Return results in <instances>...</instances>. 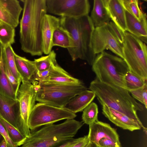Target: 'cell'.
<instances>
[{"instance_id": "obj_1", "label": "cell", "mask_w": 147, "mask_h": 147, "mask_svg": "<svg viewBox=\"0 0 147 147\" xmlns=\"http://www.w3.org/2000/svg\"><path fill=\"white\" fill-rule=\"evenodd\" d=\"M23 12L20 22V42L24 52L32 56L43 53L42 27L47 12L46 0H20Z\"/></svg>"}, {"instance_id": "obj_2", "label": "cell", "mask_w": 147, "mask_h": 147, "mask_svg": "<svg viewBox=\"0 0 147 147\" xmlns=\"http://www.w3.org/2000/svg\"><path fill=\"white\" fill-rule=\"evenodd\" d=\"M61 26L67 30L73 38L74 46L67 50L72 60L78 59L92 65L96 57L93 51L92 37L95 27L90 16L74 18L60 17Z\"/></svg>"}, {"instance_id": "obj_3", "label": "cell", "mask_w": 147, "mask_h": 147, "mask_svg": "<svg viewBox=\"0 0 147 147\" xmlns=\"http://www.w3.org/2000/svg\"><path fill=\"white\" fill-rule=\"evenodd\" d=\"M89 89L94 92L102 105H105L140 121L137 112L144 110L126 89L119 86L101 82L96 79L90 83Z\"/></svg>"}, {"instance_id": "obj_4", "label": "cell", "mask_w": 147, "mask_h": 147, "mask_svg": "<svg viewBox=\"0 0 147 147\" xmlns=\"http://www.w3.org/2000/svg\"><path fill=\"white\" fill-rule=\"evenodd\" d=\"M84 124L72 119L59 124L45 125L30 132L20 147H59L74 139Z\"/></svg>"}, {"instance_id": "obj_5", "label": "cell", "mask_w": 147, "mask_h": 147, "mask_svg": "<svg viewBox=\"0 0 147 147\" xmlns=\"http://www.w3.org/2000/svg\"><path fill=\"white\" fill-rule=\"evenodd\" d=\"M92 66L96 79L126 89L125 77L129 69L123 59L104 51L96 56Z\"/></svg>"}, {"instance_id": "obj_6", "label": "cell", "mask_w": 147, "mask_h": 147, "mask_svg": "<svg viewBox=\"0 0 147 147\" xmlns=\"http://www.w3.org/2000/svg\"><path fill=\"white\" fill-rule=\"evenodd\" d=\"M123 59L129 70L147 80V48L138 38L125 32L122 44Z\"/></svg>"}, {"instance_id": "obj_7", "label": "cell", "mask_w": 147, "mask_h": 147, "mask_svg": "<svg viewBox=\"0 0 147 147\" xmlns=\"http://www.w3.org/2000/svg\"><path fill=\"white\" fill-rule=\"evenodd\" d=\"M38 84L40 88L36 92V101L61 108L73 97L87 90L83 82L63 85Z\"/></svg>"}, {"instance_id": "obj_8", "label": "cell", "mask_w": 147, "mask_h": 147, "mask_svg": "<svg viewBox=\"0 0 147 147\" xmlns=\"http://www.w3.org/2000/svg\"><path fill=\"white\" fill-rule=\"evenodd\" d=\"M76 116V113L63 108L39 102L35 105L30 115L28 126L30 129L33 130L63 119H74Z\"/></svg>"}, {"instance_id": "obj_9", "label": "cell", "mask_w": 147, "mask_h": 147, "mask_svg": "<svg viewBox=\"0 0 147 147\" xmlns=\"http://www.w3.org/2000/svg\"><path fill=\"white\" fill-rule=\"evenodd\" d=\"M16 94L20 104V115L17 125L18 129L26 138L30 131L28 126L30 115L35 106L37 92L31 83L22 81Z\"/></svg>"}, {"instance_id": "obj_10", "label": "cell", "mask_w": 147, "mask_h": 147, "mask_svg": "<svg viewBox=\"0 0 147 147\" xmlns=\"http://www.w3.org/2000/svg\"><path fill=\"white\" fill-rule=\"evenodd\" d=\"M47 12L61 17L77 18L88 15V0H46Z\"/></svg>"}, {"instance_id": "obj_11", "label": "cell", "mask_w": 147, "mask_h": 147, "mask_svg": "<svg viewBox=\"0 0 147 147\" xmlns=\"http://www.w3.org/2000/svg\"><path fill=\"white\" fill-rule=\"evenodd\" d=\"M94 53L96 55L109 49L124 59L122 44L119 41L108 23L95 28L91 40Z\"/></svg>"}, {"instance_id": "obj_12", "label": "cell", "mask_w": 147, "mask_h": 147, "mask_svg": "<svg viewBox=\"0 0 147 147\" xmlns=\"http://www.w3.org/2000/svg\"><path fill=\"white\" fill-rule=\"evenodd\" d=\"M102 114L106 117L123 129L133 131L144 127L141 121H137L105 105H102Z\"/></svg>"}, {"instance_id": "obj_13", "label": "cell", "mask_w": 147, "mask_h": 147, "mask_svg": "<svg viewBox=\"0 0 147 147\" xmlns=\"http://www.w3.org/2000/svg\"><path fill=\"white\" fill-rule=\"evenodd\" d=\"M20 115V104L18 100L7 97L0 93V116L18 129Z\"/></svg>"}, {"instance_id": "obj_14", "label": "cell", "mask_w": 147, "mask_h": 147, "mask_svg": "<svg viewBox=\"0 0 147 147\" xmlns=\"http://www.w3.org/2000/svg\"><path fill=\"white\" fill-rule=\"evenodd\" d=\"M89 140L97 145L101 139L106 138L121 144L116 130L109 124L98 121L89 126Z\"/></svg>"}, {"instance_id": "obj_15", "label": "cell", "mask_w": 147, "mask_h": 147, "mask_svg": "<svg viewBox=\"0 0 147 147\" xmlns=\"http://www.w3.org/2000/svg\"><path fill=\"white\" fill-rule=\"evenodd\" d=\"M61 26L60 18L47 13L45 16L42 27L43 53L47 55L52 50V39L55 30Z\"/></svg>"}, {"instance_id": "obj_16", "label": "cell", "mask_w": 147, "mask_h": 147, "mask_svg": "<svg viewBox=\"0 0 147 147\" xmlns=\"http://www.w3.org/2000/svg\"><path fill=\"white\" fill-rule=\"evenodd\" d=\"M14 58L16 68L22 81L29 82L33 85L37 84L36 78L38 71L34 61L30 60L15 53Z\"/></svg>"}, {"instance_id": "obj_17", "label": "cell", "mask_w": 147, "mask_h": 147, "mask_svg": "<svg viewBox=\"0 0 147 147\" xmlns=\"http://www.w3.org/2000/svg\"><path fill=\"white\" fill-rule=\"evenodd\" d=\"M111 19L120 28L126 31L125 9L120 0H105Z\"/></svg>"}, {"instance_id": "obj_18", "label": "cell", "mask_w": 147, "mask_h": 147, "mask_svg": "<svg viewBox=\"0 0 147 147\" xmlns=\"http://www.w3.org/2000/svg\"><path fill=\"white\" fill-rule=\"evenodd\" d=\"M95 97L94 92L87 90L72 98L63 108L75 113L81 112L92 102Z\"/></svg>"}, {"instance_id": "obj_19", "label": "cell", "mask_w": 147, "mask_h": 147, "mask_svg": "<svg viewBox=\"0 0 147 147\" xmlns=\"http://www.w3.org/2000/svg\"><path fill=\"white\" fill-rule=\"evenodd\" d=\"M82 82L80 80L72 76L59 65L52 74L38 84L63 85L80 84Z\"/></svg>"}, {"instance_id": "obj_20", "label": "cell", "mask_w": 147, "mask_h": 147, "mask_svg": "<svg viewBox=\"0 0 147 147\" xmlns=\"http://www.w3.org/2000/svg\"><path fill=\"white\" fill-rule=\"evenodd\" d=\"M90 18L95 28L110 21L111 18L106 7L105 0H94Z\"/></svg>"}, {"instance_id": "obj_21", "label": "cell", "mask_w": 147, "mask_h": 147, "mask_svg": "<svg viewBox=\"0 0 147 147\" xmlns=\"http://www.w3.org/2000/svg\"><path fill=\"white\" fill-rule=\"evenodd\" d=\"M126 31L138 38L147 37L146 19L139 21L125 10Z\"/></svg>"}, {"instance_id": "obj_22", "label": "cell", "mask_w": 147, "mask_h": 147, "mask_svg": "<svg viewBox=\"0 0 147 147\" xmlns=\"http://www.w3.org/2000/svg\"><path fill=\"white\" fill-rule=\"evenodd\" d=\"M52 44L53 47L57 46L66 48L67 50L73 48L74 46L73 40L71 34L61 26L54 32Z\"/></svg>"}, {"instance_id": "obj_23", "label": "cell", "mask_w": 147, "mask_h": 147, "mask_svg": "<svg viewBox=\"0 0 147 147\" xmlns=\"http://www.w3.org/2000/svg\"><path fill=\"white\" fill-rule=\"evenodd\" d=\"M2 54L3 53L0 62V93L7 97L16 99V94L4 71Z\"/></svg>"}, {"instance_id": "obj_24", "label": "cell", "mask_w": 147, "mask_h": 147, "mask_svg": "<svg viewBox=\"0 0 147 147\" xmlns=\"http://www.w3.org/2000/svg\"><path fill=\"white\" fill-rule=\"evenodd\" d=\"M15 28L1 22H0V43L3 47L11 45L15 42Z\"/></svg>"}, {"instance_id": "obj_25", "label": "cell", "mask_w": 147, "mask_h": 147, "mask_svg": "<svg viewBox=\"0 0 147 147\" xmlns=\"http://www.w3.org/2000/svg\"><path fill=\"white\" fill-rule=\"evenodd\" d=\"M0 5L19 24L20 14L23 10L18 0H0Z\"/></svg>"}, {"instance_id": "obj_26", "label": "cell", "mask_w": 147, "mask_h": 147, "mask_svg": "<svg viewBox=\"0 0 147 147\" xmlns=\"http://www.w3.org/2000/svg\"><path fill=\"white\" fill-rule=\"evenodd\" d=\"M0 121L7 131L10 139L17 146H22L26 138L16 128L0 116Z\"/></svg>"}, {"instance_id": "obj_27", "label": "cell", "mask_w": 147, "mask_h": 147, "mask_svg": "<svg viewBox=\"0 0 147 147\" xmlns=\"http://www.w3.org/2000/svg\"><path fill=\"white\" fill-rule=\"evenodd\" d=\"M3 55L7 65L16 78L22 82V78L19 74L16 67L15 58L14 52L11 45L3 47Z\"/></svg>"}, {"instance_id": "obj_28", "label": "cell", "mask_w": 147, "mask_h": 147, "mask_svg": "<svg viewBox=\"0 0 147 147\" xmlns=\"http://www.w3.org/2000/svg\"><path fill=\"white\" fill-rule=\"evenodd\" d=\"M125 81L126 89L128 91L141 88L147 84L146 80L130 70L125 75Z\"/></svg>"}, {"instance_id": "obj_29", "label": "cell", "mask_w": 147, "mask_h": 147, "mask_svg": "<svg viewBox=\"0 0 147 147\" xmlns=\"http://www.w3.org/2000/svg\"><path fill=\"white\" fill-rule=\"evenodd\" d=\"M124 9L139 21L146 19V16L141 10L137 0H120Z\"/></svg>"}, {"instance_id": "obj_30", "label": "cell", "mask_w": 147, "mask_h": 147, "mask_svg": "<svg viewBox=\"0 0 147 147\" xmlns=\"http://www.w3.org/2000/svg\"><path fill=\"white\" fill-rule=\"evenodd\" d=\"M56 54L54 50L46 56L34 59V61L38 71H42L50 68L52 65L57 62Z\"/></svg>"}, {"instance_id": "obj_31", "label": "cell", "mask_w": 147, "mask_h": 147, "mask_svg": "<svg viewBox=\"0 0 147 147\" xmlns=\"http://www.w3.org/2000/svg\"><path fill=\"white\" fill-rule=\"evenodd\" d=\"M98 107L94 102H92L83 111L82 115V122L89 126L98 120Z\"/></svg>"}, {"instance_id": "obj_32", "label": "cell", "mask_w": 147, "mask_h": 147, "mask_svg": "<svg viewBox=\"0 0 147 147\" xmlns=\"http://www.w3.org/2000/svg\"><path fill=\"white\" fill-rule=\"evenodd\" d=\"M131 96L135 99L138 100L144 105L146 109L147 108V84L141 88L129 90Z\"/></svg>"}, {"instance_id": "obj_33", "label": "cell", "mask_w": 147, "mask_h": 147, "mask_svg": "<svg viewBox=\"0 0 147 147\" xmlns=\"http://www.w3.org/2000/svg\"><path fill=\"white\" fill-rule=\"evenodd\" d=\"M2 57L3 68L5 72L15 93L16 95L21 82L16 78L9 68L5 61L3 54V52Z\"/></svg>"}, {"instance_id": "obj_34", "label": "cell", "mask_w": 147, "mask_h": 147, "mask_svg": "<svg viewBox=\"0 0 147 147\" xmlns=\"http://www.w3.org/2000/svg\"><path fill=\"white\" fill-rule=\"evenodd\" d=\"M90 140L88 135L73 139L59 147H85Z\"/></svg>"}, {"instance_id": "obj_35", "label": "cell", "mask_w": 147, "mask_h": 147, "mask_svg": "<svg viewBox=\"0 0 147 147\" xmlns=\"http://www.w3.org/2000/svg\"><path fill=\"white\" fill-rule=\"evenodd\" d=\"M0 21L11 26L16 28L18 24L0 5Z\"/></svg>"}, {"instance_id": "obj_36", "label": "cell", "mask_w": 147, "mask_h": 147, "mask_svg": "<svg viewBox=\"0 0 147 147\" xmlns=\"http://www.w3.org/2000/svg\"><path fill=\"white\" fill-rule=\"evenodd\" d=\"M108 24L118 40L122 44L124 40L125 32L121 30L112 21H110Z\"/></svg>"}, {"instance_id": "obj_37", "label": "cell", "mask_w": 147, "mask_h": 147, "mask_svg": "<svg viewBox=\"0 0 147 147\" xmlns=\"http://www.w3.org/2000/svg\"><path fill=\"white\" fill-rule=\"evenodd\" d=\"M97 145L99 147H121V144L106 138L100 140Z\"/></svg>"}, {"instance_id": "obj_38", "label": "cell", "mask_w": 147, "mask_h": 147, "mask_svg": "<svg viewBox=\"0 0 147 147\" xmlns=\"http://www.w3.org/2000/svg\"><path fill=\"white\" fill-rule=\"evenodd\" d=\"M0 133L6 141L8 147H18L10 139L5 129L0 121Z\"/></svg>"}, {"instance_id": "obj_39", "label": "cell", "mask_w": 147, "mask_h": 147, "mask_svg": "<svg viewBox=\"0 0 147 147\" xmlns=\"http://www.w3.org/2000/svg\"><path fill=\"white\" fill-rule=\"evenodd\" d=\"M85 147H99L95 143L89 141Z\"/></svg>"}, {"instance_id": "obj_40", "label": "cell", "mask_w": 147, "mask_h": 147, "mask_svg": "<svg viewBox=\"0 0 147 147\" xmlns=\"http://www.w3.org/2000/svg\"><path fill=\"white\" fill-rule=\"evenodd\" d=\"M0 147H8L7 142L4 139L0 143Z\"/></svg>"}, {"instance_id": "obj_41", "label": "cell", "mask_w": 147, "mask_h": 147, "mask_svg": "<svg viewBox=\"0 0 147 147\" xmlns=\"http://www.w3.org/2000/svg\"><path fill=\"white\" fill-rule=\"evenodd\" d=\"M3 47L0 43V62L3 52Z\"/></svg>"}, {"instance_id": "obj_42", "label": "cell", "mask_w": 147, "mask_h": 147, "mask_svg": "<svg viewBox=\"0 0 147 147\" xmlns=\"http://www.w3.org/2000/svg\"><path fill=\"white\" fill-rule=\"evenodd\" d=\"M4 139L0 133V143Z\"/></svg>"}, {"instance_id": "obj_43", "label": "cell", "mask_w": 147, "mask_h": 147, "mask_svg": "<svg viewBox=\"0 0 147 147\" xmlns=\"http://www.w3.org/2000/svg\"><path fill=\"white\" fill-rule=\"evenodd\" d=\"M1 21H0V22Z\"/></svg>"}]
</instances>
